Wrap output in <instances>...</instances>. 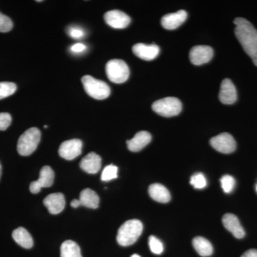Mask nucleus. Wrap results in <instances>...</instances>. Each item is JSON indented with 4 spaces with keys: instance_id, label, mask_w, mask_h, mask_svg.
I'll return each mask as SVG.
<instances>
[{
    "instance_id": "b1692460",
    "label": "nucleus",
    "mask_w": 257,
    "mask_h": 257,
    "mask_svg": "<svg viewBox=\"0 0 257 257\" xmlns=\"http://www.w3.org/2000/svg\"><path fill=\"white\" fill-rule=\"evenodd\" d=\"M16 90L17 86L15 83L0 82V99H5V98L13 95Z\"/></svg>"
},
{
    "instance_id": "0eeeda50",
    "label": "nucleus",
    "mask_w": 257,
    "mask_h": 257,
    "mask_svg": "<svg viewBox=\"0 0 257 257\" xmlns=\"http://www.w3.org/2000/svg\"><path fill=\"white\" fill-rule=\"evenodd\" d=\"M210 145L216 151L223 154H231L236 149L234 138L229 133H221L210 140Z\"/></svg>"
},
{
    "instance_id": "aec40b11",
    "label": "nucleus",
    "mask_w": 257,
    "mask_h": 257,
    "mask_svg": "<svg viewBox=\"0 0 257 257\" xmlns=\"http://www.w3.org/2000/svg\"><path fill=\"white\" fill-rule=\"evenodd\" d=\"M81 206L91 209H96L99 207V198L95 192L90 189L82 190L79 196Z\"/></svg>"
},
{
    "instance_id": "f8f14e48",
    "label": "nucleus",
    "mask_w": 257,
    "mask_h": 257,
    "mask_svg": "<svg viewBox=\"0 0 257 257\" xmlns=\"http://www.w3.org/2000/svg\"><path fill=\"white\" fill-rule=\"evenodd\" d=\"M219 100L224 104H232L237 99V92L231 79H224L221 82L219 94Z\"/></svg>"
},
{
    "instance_id": "6ab92c4d",
    "label": "nucleus",
    "mask_w": 257,
    "mask_h": 257,
    "mask_svg": "<svg viewBox=\"0 0 257 257\" xmlns=\"http://www.w3.org/2000/svg\"><path fill=\"white\" fill-rule=\"evenodd\" d=\"M149 194L157 202L167 203L171 200L170 191L161 184H151L149 187Z\"/></svg>"
},
{
    "instance_id": "f3484780",
    "label": "nucleus",
    "mask_w": 257,
    "mask_h": 257,
    "mask_svg": "<svg viewBox=\"0 0 257 257\" xmlns=\"http://www.w3.org/2000/svg\"><path fill=\"white\" fill-rule=\"evenodd\" d=\"M79 166L84 172L91 175H94L101 170V157L94 152H90L81 160Z\"/></svg>"
},
{
    "instance_id": "e433bc0d",
    "label": "nucleus",
    "mask_w": 257,
    "mask_h": 257,
    "mask_svg": "<svg viewBox=\"0 0 257 257\" xmlns=\"http://www.w3.org/2000/svg\"><path fill=\"white\" fill-rule=\"evenodd\" d=\"M44 127H45V128H47V125H45V126H44Z\"/></svg>"
},
{
    "instance_id": "2f4dec72",
    "label": "nucleus",
    "mask_w": 257,
    "mask_h": 257,
    "mask_svg": "<svg viewBox=\"0 0 257 257\" xmlns=\"http://www.w3.org/2000/svg\"><path fill=\"white\" fill-rule=\"evenodd\" d=\"M86 48H87V47L83 45V44L77 43L71 47V50L73 52H75V53H80V52H82L83 51L85 50Z\"/></svg>"
},
{
    "instance_id": "72a5a7b5",
    "label": "nucleus",
    "mask_w": 257,
    "mask_h": 257,
    "mask_svg": "<svg viewBox=\"0 0 257 257\" xmlns=\"http://www.w3.org/2000/svg\"><path fill=\"white\" fill-rule=\"evenodd\" d=\"M70 204L71 207L73 208H78L81 206V203L79 199H74V200L72 201Z\"/></svg>"
},
{
    "instance_id": "c85d7f7f",
    "label": "nucleus",
    "mask_w": 257,
    "mask_h": 257,
    "mask_svg": "<svg viewBox=\"0 0 257 257\" xmlns=\"http://www.w3.org/2000/svg\"><path fill=\"white\" fill-rule=\"evenodd\" d=\"M13 28V23L6 15L0 13V32H8Z\"/></svg>"
},
{
    "instance_id": "1a4fd4ad",
    "label": "nucleus",
    "mask_w": 257,
    "mask_h": 257,
    "mask_svg": "<svg viewBox=\"0 0 257 257\" xmlns=\"http://www.w3.org/2000/svg\"><path fill=\"white\" fill-rule=\"evenodd\" d=\"M82 143L77 139L67 140L61 144L59 155L67 160H72L82 154Z\"/></svg>"
},
{
    "instance_id": "c9c22d12",
    "label": "nucleus",
    "mask_w": 257,
    "mask_h": 257,
    "mask_svg": "<svg viewBox=\"0 0 257 257\" xmlns=\"http://www.w3.org/2000/svg\"><path fill=\"white\" fill-rule=\"evenodd\" d=\"M1 175H2V166H1V164H0V178H1Z\"/></svg>"
},
{
    "instance_id": "2eb2a0df",
    "label": "nucleus",
    "mask_w": 257,
    "mask_h": 257,
    "mask_svg": "<svg viewBox=\"0 0 257 257\" xmlns=\"http://www.w3.org/2000/svg\"><path fill=\"white\" fill-rule=\"evenodd\" d=\"M44 204L52 214H58L64 210L65 199L62 193H54L44 199Z\"/></svg>"
},
{
    "instance_id": "4c0bfd02",
    "label": "nucleus",
    "mask_w": 257,
    "mask_h": 257,
    "mask_svg": "<svg viewBox=\"0 0 257 257\" xmlns=\"http://www.w3.org/2000/svg\"><path fill=\"white\" fill-rule=\"evenodd\" d=\"M256 192H257V185H256Z\"/></svg>"
},
{
    "instance_id": "9b49d317",
    "label": "nucleus",
    "mask_w": 257,
    "mask_h": 257,
    "mask_svg": "<svg viewBox=\"0 0 257 257\" xmlns=\"http://www.w3.org/2000/svg\"><path fill=\"white\" fill-rule=\"evenodd\" d=\"M104 18L106 23L114 29L126 28L131 23V18L127 15L117 10L107 12Z\"/></svg>"
},
{
    "instance_id": "423d86ee",
    "label": "nucleus",
    "mask_w": 257,
    "mask_h": 257,
    "mask_svg": "<svg viewBox=\"0 0 257 257\" xmlns=\"http://www.w3.org/2000/svg\"><path fill=\"white\" fill-rule=\"evenodd\" d=\"M152 109L161 116L171 117L181 112L182 104L177 98L165 97L155 101L152 104Z\"/></svg>"
},
{
    "instance_id": "393cba45",
    "label": "nucleus",
    "mask_w": 257,
    "mask_h": 257,
    "mask_svg": "<svg viewBox=\"0 0 257 257\" xmlns=\"http://www.w3.org/2000/svg\"><path fill=\"white\" fill-rule=\"evenodd\" d=\"M117 172L118 168L116 166L114 165L106 166L101 173V180L108 182V181L117 178Z\"/></svg>"
},
{
    "instance_id": "ddd939ff",
    "label": "nucleus",
    "mask_w": 257,
    "mask_h": 257,
    "mask_svg": "<svg viewBox=\"0 0 257 257\" xmlns=\"http://www.w3.org/2000/svg\"><path fill=\"white\" fill-rule=\"evenodd\" d=\"M133 53L139 58L143 60L151 61L155 60L160 52V47L156 45H147L143 43H138L133 47Z\"/></svg>"
},
{
    "instance_id": "f704fd0d",
    "label": "nucleus",
    "mask_w": 257,
    "mask_h": 257,
    "mask_svg": "<svg viewBox=\"0 0 257 257\" xmlns=\"http://www.w3.org/2000/svg\"><path fill=\"white\" fill-rule=\"evenodd\" d=\"M131 257H141V256H140V255L136 254V253H135V254H133V256H132Z\"/></svg>"
},
{
    "instance_id": "4468645a",
    "label": "nucleus",
    "mask_w": 257,
    "mask_h": 257,
    "mask_svg": "<svg viewBox=\"0 0 257 257\" xmlns=\"http://www.w3.org/2000/svg\"><path fill=\"white\" fill-rule=\"evenodd\" d=\"M187 18V12L184 10H179L177 13L165 15L161 20V24L166 30H173L182 25Z\"/></svg>"
},
{
    "instance_id": "c756f323",
    "label": "nucleus",
    "mask_w": 257,
    "mask_h": 257,
    "mask_svg": "<svg viewBox=\"0 0 257 257\" xmlns=\"http://www.w3.org/2000/svg\"><path fill=\"white\" fill-rule=\"evenodd\" d=\"M12 122V116L9 113H0V131H5Z\"/></svg>"
},
{
    "instance_id": "a211bd4d",
    "label": "nucleus",
    "mask_w": 257,
    "mask_h": 257,
    "mask_svg": "<svg viewBox=\"0 0 257 257\" xmlns=\"http://www.w3.org/2000/svg\"><path fill=\"white\" fill-rule=\"evenodd\" d=\"M152 136L150 133L146 131L139 132L132 140L126 141L128 149L131 152L141 151L147 145L150 143Z\"/></svg>"
},
{
    "instance_id": "bb28decb",
    "label": "nucleus",
    "mask_w": 257,
    "mask_h": 257,
    "mask_svg": "<svg viewBox=\"0 0 257 257\" xmlns=\"http://www.w3.org/2000/svg\"><path fill=\"white\" fill-rule=\"evenodd\" d=\"M190 184L194 187V188L204 189L207 184V179L202 173H196L191 177Z\"/></svg>"
},
{
    "instance_id": "5701e85b",
    "label": "nucleus",
    "mask_w": 257,
    "mask_h": 257,
    "mask_svg": "<svg viewBox=\"0 0 257 257\" xmlns=\"http://www.w3.org/2000/svg\"><path fill=\"white\" fill-rule=\"evenodd\" d=\"M60 253L61 257H82L78 244L71 240L62 243Z\"/></svg>"
},
{
    "instance_id": "f257e3e1",
    "label": "nucleus",
    "mask_w": 257,
    "mask_h": 257,
    "mask_svg": "<svg viewBox=\"0 0 257 257\" xmlns=\"http://www.w3.org/2000/svg\"><path fill=\"white\" fill-rule=\"evenodd\" d=\"M234 33L243 50L257 66V30L246 19H235Z\"/></svg>"
},
{
    "instance_id": "7c9ffc66",
    "label": "nucleus",
    "mask_w": 257,
    "mask_h": 257,
    "mask_svg": "<svg viewBox=\"0 0 257 257\" xmlns=\"http://www.w3.org/2000/svg\"><path fill=\"white\" fill-rule=\"evenodd\" d=\"M68 35L72 38L80 39L84 36V32L80 28L77 27H70L67 32Z\"/></svg>"
},
{
    "instance_id": "6e6552de",
    "label": "nucleus",
    "mask_w": 257,
    "mask_h": 257,
    "mask_svg": "<svg viewBox=\"0 0 257 257\" xmlns=\"http://www.w3.org/2000/svg\"><path fill=\"white\" fill-rule=\"evenodd\" d=\"M55 172L49 166L42 167L40 172V177L35 182L30 184V190L32 194L40 192L42 188L50 187L54 183Z\"/></svg>"
},
{
    "instance_id": "cd10ccee",
    "label": "nucleus",
    "mask_w": 257,
    "mask_h": 257,
    "mask_svg": "<svg viewBox=\"0 0 257 257\" xmlns=\"http://www.w3.org/2000/svg\"><path fill=\"white\" fill-rule=\"evenodd\" d=\"M149 246L152 253L161 254L164 251V246L162 241L157 239L156 236H150L149 238Z\"/></svg>"
},
{
    "instance_id": "473e14b6",
    "label": "nucleus",
    "mask_w": 257,
    "mask_h": 257,
    "mask_svg": "<svg viewBox=\"0 0 257 257\" xmlns=\"http://www.w3.org/2000/svg\"><path fill=\"white\" fill-rule=\"evenodd\" d=\"M241 257H257V249L252 248V249L248 250L246 252L243 253Z\"/></svg>"
},
{
    "instance_id": "39448f33",
    "label": "nucleus",
    "mask_w": 257,
    "mask_h": 257,
    "mask_svg": "<svg viewBox=\"0 0 257 257\" xmlns=\"http://www.w3.org/2000/svg\"><path fill=\"white\" fill-rule=\"evenodd\" d=\"M106 73L111 82L121 84L128 79L130 69L124 61L115 59L106 63Z\"/></svg>"
},
{
    "instance_id": "f03ea898",
    "label": "nucleus",
    "mask_w": 257,
    "mask_h": 257,
    "mask_svg": "<svg viewBox=\"0 0 257 257\" xmlns=\"http://www.w3.org/2000/svg\"><path fill=\"white\" fill-rule=\"evenodd\" d=\"M143 231V223L138 219L126 221L118 230L116 241L121 246H130L138 241Z\"/></svg>"
},
{
    "instance_id": "20e7f679",
    "label": "nucleus",
    "mask_w": 257,
    "mask_h": 257,
    "mask_svg": "<svg viewBox=\"0 0 257 257\" xmlns=\"http://www.w3.org/2000/svg\"><path fill=\"white\" fill-rule=\"evenodd\" d=\"M84 90L91 97L98 100L105 99L110 94V88L106 82L92 77L85 75L82 78Z\"/></svg>"
},
{
    "instance_id": "4be33fe9",
    "label": "nucleus",
    "mask_w": 257,
    "mask_h": 257,
    "mask_svg": "<svg viewBox=\"0 0 257 257\" xmlns=\"http://www.w3.org/2000/svg\"><path fill=\"white\" fill-rule=\"evenodd\" d=\"M196 251L202 256H209L213 253V246L210 241L202 236H197L192 241Z\"/></svg>"
},
{
    "instance_id": "a878e982",
    "label": "nucleus",
    "mask_w": 257,
    "mask_h": 257,
    "mask_svg": "<svg viewBox=\"0 0 257 257\" xmlns=\"http://www.w3.org/2000/svg\"><path fill=\"white\" fill-rule=\"evenodd\" d=\"M220 183L221 188L225 193H231L234 189L236 182L232 176L226 175L221 177Z\"/></svg>"
},
{
    "instance_id": "9d476101",
    "label": "nucleus",
    "mask_w": 257,
    "mask_h": 257,
    "mask_svg": "<svg viewBox=\"0 0 257 257\" xmlns=\"http://www.w3.org/2000/svg\"><path fill=\"white\" fill-rule=\"evenodd\" d=\"M213 55V49L206 45H199L192 47L189 52L191 62L194 65H202L207 63L212 59Z\"/></svg>"
},
{
    "instance_id": "dca6fc26",
    "label": "nucleus",
    "mask_w": 257,
    "mask_h": 257,
    "mask_svg": "<svg viewBox=\"0 0 257 257\" xmlns=\"http://www.w3.org/2000/svg\"><path fill=\"white\" fill-rule=\"evenodd\" d=\"M222 223L224 227L230 231L234 237L242 239L245 236V231L240 224L237 216L233 214H224L222 218Z\"/></svg>"
},
{
    "instance_id": "412c9836",
    "label": "nucleus",
    "mask_w": 257,
    "mask_h": 257,
    "mask_svg": "<svg viewBox=\"0 0 257 257\" xmlns=\"http://www.w3.org/2000/svg\"><path fill=\"white\" fill-rule=\"evenodd\" d=\"M13 237L17 243L25 248H30L33 246V239L28 230L23 227H19L13 231Z\"/></svg>"
},
{
    "instance_id": "7ed1b4c3",
    "label": "nucleus",
    "mask_w": 257,
    "mask_h": 257,
    "mask_svg": "<svg viewBox=\"0 0 257 257\" xmlns=\"http://www.w3.org/2000/svg\"><path fill=\"white\" fill-rule=\"evenodd\" d=\"M41 139V132L39 128L32 127L25 131L19 138L18 152L24 157L30 156L36 150Z\"/></svg>"
}]
</instances>
